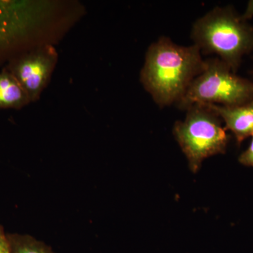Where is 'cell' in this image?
Returning a JSON list of instances; mask_svg holds the SVG:
<instances>
[{
  "instance_id": "1",
  "label": "cell",
  "mask_w": 253,
  "mask_h": 253,
  "mask_svg": "<svg viewBox=\"0 0 253 253\" xmlns=\"http://www.w3.org/2000/svg\"><path fill=\"white\" fill-rule=\"evenodd\" d=\"M205 67L197 46L178 45L162 37L148 49L140 80L155 102L164 107L177 104Z\"/></svg>"
},
{
  "instance_id": "2",
  "label": "cell",
  "mask_w": 253,
  "mask_h": 253,
  "mask_svg": "<svg viewBox=\"0 0 253 253\" xmlns=\"http://www.w3.org/2000/svg\"><path fill=\"white\" fill-rule=\"evenodd\" d=\"M195 45L220 57L235 73L244 55L253 50V28L230 7L214 8L193 26Z\"/></svg>"
},
{
  "instance_id": "3",
  "label": "cell",
  "mask_w": 253,
  "mask_h": 253,
  "mask_svg": "<svg viewBox=\"0 0 253 253\" xmlns=\"http://www.w3.org/2000/svg\"><path fill=\"white\" fill-rule=\"evenodd\" d=\"M186 110L185 119L175 123L173 133L190 169L196 173L205 159L225 153L229 139L219 116L208 106L196 104Z\"/></svg>"
},
{
  "instance_id": "4",
  "label": "cell",
  "mask_w": 253,
  "mask_h": 253,
  "mask_svg": "<svg viewBox=\"0 0 253 253\" xmlns=\"http://www.w3.org/2000/svg\"><path fill=\"white\" fill-rule=\"evenodd\" d=\"M253 99V83L237 76L219 59L206 60V67L190 84L177 105L187 109L194 104L239 106Z\"/></svg>"
},
{
  "instance_id": "5",
  "label": "cell",
  "mask_w": 253,
  "mask_h": 253,
  "mask_svg": "<svg viewBox=\"0 0 253 253\" xmlns=\"http://www.w3.org/2000/svg\"><path fill=\"white\" fill-rule=\"evenodd\" d=\"M57 61L56 49L44 44L11 60L5 68L17 80L31 102H35L49 84Z\"/></svg>"
},
{
  "instance_id": "6",
  "label": "cell",
  "mask_w": 253,
  "mask_h": 253,
  "mask_svg": "<svg viewBox=\"0 0 253 253\" xmlns=\"http://www.w3.org/2000/svg\"><path fill=\"white\" fill-rule=\"evenodd\" d=\"M205 105L224 121L225 129L234 133L238 144H241L249 136H253V99L246 104L231 107Z\"/></svg>"
},
{
  "instance_id": "7",
  "label": "cell",
  "mask_w": 253,
  "mask_h": 253,
  "mask_svg": "<svg viewBox=\"0 0 253 253\" xmlns=\"http://www.w3.org/2000/svg\"><path fill=\"white\" fill-rule=\"evenodd\" d=\"M27 93L5 68L0 72V109H21L31 104Z\"/></svg>"
},
{
  "instance_id": "8",
  "label": "cell",
  "mask_w": 253,
  "mask_h": 253,
  "mask_svg": "<svg viewBox=\"0 0 253 253\" xmlns=\"http://www.w3.org/2000/svg\"><path fill=\"white\" fill-rule=\"evenodd\" d=\"M22 8L16 2L0 1V46L6 45L21 28Z\"/></svg>"
},
{
  "instance_id": "9",
  "label": "cell",
  "mask_w": 253,
  "mask_h": 253,
  "mask_svg": "<svg viewBox=\"0 0 253 253\" xmlns=\"http://www.w3.org/2000/svg\"><path fill=\"white\" fill-rule=\"evenodd\" d=\"M11 253H55L49 246L27 234H8Z\"/></svg>"
},
{
  "instance_id": "10",
  "label": "cell",
  "mask_w": 253,
  "mask_h": 253,
  "mask_svg": "<svg viewBox=\"0 0 253 253\" xmlns=\"http://www.w3.org/2000/svg\"><path fill=\"white\" fill-rule=\"evenodd\" d=\"M239 161L244 166L253 167V136L249 149L240 156Z\"/></svg>"
},
{
  "instance_id": "11",
  "label": "cell",
  "mask_w": 253,
  "mask_h": 253,
  "mask_svg": "<svg viewBox=\"0 0 253 253\" xmlns=\"http://www.w3.org/2000/svg\"><path fill=\"white\" fill-rule=\"evenodd\" d=\"M0 253H11L7 234L4 232L2 226L0 225Z\"/></svg>"
}]
</instances>
